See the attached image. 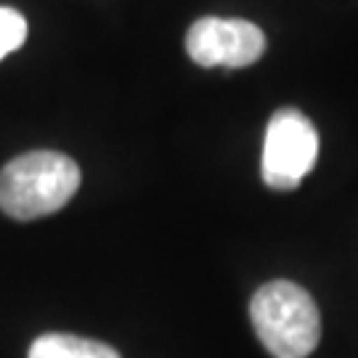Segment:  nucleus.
Listing matches in <instances>:
<instances>
[{
    "label": "nucleus",
    "mask_w": 358,
    "mask_h": 358,
    "mask_svg": "<svg viewBox=\"0 0 358 358\" xmlns=\"http://www.w3.org/2000/svg\"><path fill=\"white\" fill-rule=\"evenodd\" d=\"M80 189V167L51 149L19 154L0 170V210L13 220L53 215Z\"/></svg>",
    "instance_id": "nucleus-1"
},
{
    "label": "nucleus",
    "mask_w": 358,
    "mask_h": 358,
    "mask_svg": "<svg viewBox=\"0 0 358 358\" xmlns=\"http://www.w3.org/2000/svg\"><path fill=\"white\" fill-rule=\"evenodd\" d=\"M250 319L260 345L273 358H308L321 340V313L294 282L263 284L250 300Z\"/></svg>",
    "instance_id": "nucleus-2"
},
{
    "label": "nucleus",
    "mask_w": 358,
    "mask_h": 358,
    "mask_svg": "<svg viewBox=\"0 0 358 358\" xmlns=\"http://www.w3.org/2000/svg\"><path fill=\"white\" fill-rule=\"evenodd\" d=\"M319 157V133L300 109H279L268 120L260 176L276 192H292L313 170Z\"/></svg>",
    "instance_id": "nucleus-3"
},
{
    "label": "nucleus",
    "mask_w": 358,
    "mask_h": 358,
    "mask_svg": "<svg viewBox=\"0 0 358 358\" xmlns=\"http://www.w3.org/2000/svg\"><path fill=\"white\" fill-rule=\"evenodd\" d=\"M186 53L199 66L239 69L255 64L266 53V35L247 19L202 16L186 32Z\"/></svg>",
    "instance_id": "nucleus-4"
},
{
    "label": "nucleus",
    "mask_w": 358,
    "mask_h": 358,
    "mask_svg": "<svg viewBox=\"0 0 358 358\" xmlns=\"http://www.w3.org/2000/svg\"><path fill=\"white\" fill-rule=\"evenodd\" d=\"M27 358H122L112 345L101 340H88L77 334H40L29 345Z\"/></svg>",
    "instance_id": "nucleus-5"
},
{
    "label": "nucleus",
    "mask_w": 358,
    "mask_h": 358,
    "mask_svg": "<svg viewBox=\"0 0 358 358\" xmlns=\"http://www.w3.org/2000/svg\"><path fill=\"white\" fill-rule=\"evenodd\" d=\"M27 40V19L16 8L0 6V59L19 51Z\"/></svg>",
    "instance_id": "nucleus-6"
}]
</instances>
